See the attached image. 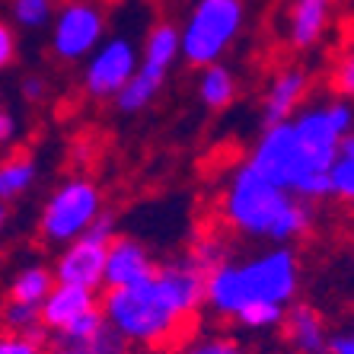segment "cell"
<instances>
[{
  "label": "cell",
  "mask_w": 354,
  "mask_h": 354,
  "mask_svg": "<svg viewBox=\"0 0 354 354\" xmlns=\"http://www.w3.org/2000/svg\"><path fill=\"white\" fill-rule=\"evenodd\" d=\"M332 19V0H294L290 3L288 35L294 48H313L329 29Z\"/></svg>",
  "instance_id": "9a60e30c"
},
{
  "label": "cell",
  "mask_w": 354,
  "mask_h": 354,
  "mask_svg": "<svg viewBox=\"0 0 354 354\" xmlns=\"http://www.w3.org/2000/svg\"><path fill=\"white\" fill-rule=\"evenodd\" d=\"M300 290V262L290 246L262 249L249 259H227L205 278V306L233 319L246 304L290 306Z\"/></svg>",
  "instance_id": "277c9868"
},
{
  "label": "cell",
  "mask_w": 354,
  "mask_h": 354,
  "mask_svg": "<svg viewBox=\"0 0 354 354\" xmlns=\"http://www.w3.org/2000/svg\"><path fill=\"white\" fill-rule=\"evenodd\" d=\"M51 288H55L51 268H45V265H26L23 272L13 278V284H10V300L41 306V300L48 297Z\"/></svg>",
  "instance_id": "d6986e66"
},
{
  "label": "cell",
  "mask_w": 354,
  "mask_h": 354,
  "mask_svg": "<svg viewBox=\"0 0 354 354\" xmlns=\"http://www.w3.org/2000/svg\"><path fill=\"white\" fill-rule=\"evenodd\" d=\"M329 198L351 201L354 198V140L345 138L329 166Z\"/></svg>",
  "instance_id": "44dd1931"
},
{
  "label": "cell",
  "mask_w": 354,
  "mask_h": 354,
  "mask_svg": "<svg viewBox=\"0 0 354 354\" xmlns=\"http://www.w3.org/2000/svg\"><path fill=\"white\" fill-rule=\"evenodd\" d=\"M106 39V13L96 0H67L51 17V51L58 61L77 64Z\"/></svg>",
  "instance_id": "9c48e42d"
},
{
  "label": "cell",
  "mask_w": 354,
  "mask_h": 354,
  "mask_svg": "<svg viewBox=\"0 0 354 354\" xmlns=\"http://www.w3.org/2000/svg\"><path fill=\"white\" fill-rule=\"evenodd\" d=\"M351 138V102L342 96L300 106L288 122L265 124L246 163L278 189L313 205L329 198V166Z\"/></svg>",
  "instance_id": "6da1fadb"
},
{
  "label": "cell",
  "mask_w": 354,
  "mask_h": 354,
  "mask_svg": "<svg viewBox=\"0 0 354 354\" xmlns=\"http://www.w3.org/2000/svg\"><path fill=\"white\" fill-rule=\"evenodd\" d=\"M0 106H3V96H0Z\"/></svg>",
  "instance_id": "d6a6232c"
},
{
  "label": "cell",
  "mask_w": 354,
  "mask_h": 354,
  "mask_svg": "<svg viewBox=\"0 0 354 354\" xmlns=\"http://www.w3.org/2000/svg\"><path fill=\"white\" fill-rule=\"evenodd\" d=\"M205 306V274L189 259L157 265L153 278L134 288L106 290L99 310L128 345H166L185 319Z\"/></svg>",
  "instance_id": "7a4b0ae2"
},
{
  "label": "cell",
  "mask_w": 354,
  "mask_h": 354,
  "mask_svg": "<svg viewBox=\"0 0 354 354\" xmlns=\"http://www.w3.org/2000/svg\"><path fill=\"white\" fill-rule=\"evenodd\" d=\"M230 256H233V252H230V246H227V239H223V236H217V233H201V236L195 239V246L189 249V256H185V259H189L198 272L207 278L217 265H223Z\"/></svg>",
  "instance_id": "7402d4cb"
},
{
  "label": "cell",
  "mask_w": 354,
  "mask_h": 354,
  "mask_svg": "<svg viewBox=\"0 0 354 354\" xmlns=\"http://www.w3.org/2000/svg\"><path fill=\"white\" fill-rule=\"evenodd\" d=\"M7 214H10V211H7V205L0 201V230H3V223H7Z\"/></svg>",
  "instance_id": "1f68e13d"
},
{
  "label": "cell",
  "mask_w": 354,
  "mask_h": 354,
  "mask_svg": "<svg viewBox=\"0 0 354 354\" xmlns=\"http://www.w3.org/2000/svg\"><path fill=\"white\" fill-rule=\"evenodd\" d=\"M198 96L211 112H221L236 96V77L227 64H207L201 67V80H198Z\"/></svg>",
  "instance_id": "ac0fdd59"
},
{
  "label": "cell",
  "mask_w": 354,
  "mask_h": 354,
  "mask_svg": "<svg viewBox=\"0 0 354 354\" xmlns=\"http://www.w3.org/2000/svg\"><path fill=\"white\" fill-rule=\"evenodd\" d=\"M41 354H128V342L106 322L102 310L77 316L64 329L48 332Z\"/></svg>",
  "instance_id": "8fae6325"
},
{
  "label": "cell",
  "mask_w": 354,
  "mask_h": 354,
  "mask_svg": "<svg viewBox=\"0 0 354 354\" xmlns=\"http://www.w3.org/2000/svg\"><path fill=\"white\" fill-rule=\"evenodd\" d=\"M306 93H310V74L304 67H284L265 93V106H262V124H278L288 122L297 109L304 106Z\"/></svg>",
  "instance_id": "4fadbf2b"
},
{
  "label": "cell",
  "mask_w": 354,
  "mask_h": 354,
  "mask_svg": "<svg viewBox=\"0 0 354 354\" xmlns=\"http://www.w3.org/2000/svg\"><path fill=\"white\" fill-rule=\"evenodd\" d=\"M0 354H41V342L3 332V335H0Z\"/></svg>",
  "instance_id": "4316f807"
},
{
  "label": "cell",
  "mask_w": 354,
  "mask_h": 354,
  "mask_svg": "<svg viewBox=\"0 0 354 354\" xmlns=\"http://www.w3.org/2000/svg\"><path fill=\"white\" fill-rule=\"evenodd\" d=\"M284 335L300 354H326V322L310 304H290V310L281 316Z\"/></svg>",
  "instance_id": "2e32d148"
},
{
  "label": "cell",
  "mask_w": 354,
  "mask_h": 354,
  "mask_svg": "<svg viewBox=\"0 0 354 354\" xmlns=\"http://www.w3.org/2000/svg\"><path fill=\"white\" fill-rule=\"evenodd\" d=\"M13 58H17V35H13V29H10L3 19H0V74L13 64Z\"/></svg>",
  "instance_id": "83f0119b"
},
{
  "label": "cell",
  "mask_w": 354,
  "mask_h": 354,
  "mask_svg": "<svg viewBox=\"0 0 354 354\" xmlns=\"http://www.w3.org/2000/svg\"><path fill=\"white\" fill-rule=\"evenodd\" d=\"M246 26V0H198L179 29V58L192 67L221 64Z\"/></svg>",
  "instance_id": "5b68a950"
},
{
  "label": "cell",
  "mask_w": 354,
  "mask_h": 354,
  "mask_svg": "<svg viewBox=\"0 0 354 354\" xmlns=\"http://www.w3.org/2000/svg\"><path fill=\"white\" fill-rule=\"evenodd\" d=\"M19 93H23L26 102H41L45 93H48V86H45V80H41L39 74H29V77H23V83H19Z\"/></svg>",
  "instance_id": "f546056e"
},
{
  "label": "cell",
  "mask_w": 354,
  "mask_h": 354,
  "mask_svg": "<svg viewBox=\"0 0 354 354\" xmlns=\"http://www.w3.org/2000/svg\"><path fill=\"white\" fill-rule=\"evenodd\" d=\"M99 306V297L96 290L90 288H80V284H58L55 281V288L48 290V297L41 300L39 313H41V326L48 332L55 329H64L67 322H74L77 316L90 313Z\"/></svg>",
  "instance_id": "5bb4252c"
},
{
  "label": "cell",
  "mask_w": 354,
  "mask_h": 354,
  "mask_svg": "<svg viewBox=\"0 0 354 354\" xmlns=\"http://www.w3.org/2000/svg\"><path fill=\"white\" fill-rule=\"evenodd\" d=\"M7 332L13 335H26V338H35L45 345V338H48V329L41 326V313L35 304H19V300H7L3 306V313H0Z\"/></svg>",
  "instance_id": "ffe728a7"
},
{
  "label": "cell",
  "mask_w": 354,
  "mask_h": 354,
  "mask_svg": "<svg viewBox=\"0 0 354 354\" xmlns=\"http://www.w3.org/2000/svg\"><path fill=\"white\" fill-rule=\"evenodd\" d=\"M281 316H284V306L274 304H246L233 319L243 326V329H272L281 326Z\"/></svg>",
  "instance_id": "cb8c5ba5"
},
{
  "label": "cell",
  "mask_w": 354,
  "mask_h": 354,
  "mask_svg": "<svg viewBox=\"0 0 354 354\" xmlns=\"http://www.w3.org/2000/svg\"><path fill=\"white\" fill-rule=\"evenodd\" d=\"M332 86L342 99H351V90H354V55H342V64L335 67V74H332Z\"/></svg>",
  "instance_id": "484cf974"
},
{
  "label": "cell",
  "mask_w": 354,
  "mask_h": 354,
  "mask_svg": "<svg viewBox=\"0 0 354 354\" xmlns=\"http://www.w3.org/2000/svg\"><path fill=\"white\" fill-rule=\"evenodd\" d=\"M35 179H39V163L29 150H17V153L3 157L0 160V201L10 205V201L23 198L32 189Z\"/></svg>",
  "instance_id": "e0dca14e"
},
{
  "label": "cell",
  "mask_w": 354,
  "mask_h": 354,
  "mask_svg": "<svg viewBox=\"0 0 354 354\" xmlns=\"http://www.w3.org/2000/svg\"><path fill=\"white\" fill-rule=\"evenodd\" d=\"M221 217L239 236L265 239L274 246H288L313 227V211L306 201L278 189L249 163H239L223 185Z\"/></svg>",
  "instance_id": "3957f363"
},
{
  "label": "cell",
  "mask_w": 354,
  "mask_h": 354,
  "mask_svg": "<svg viewBox=\"0 0 354 354\" xmlns=\"http://www.w3.org/2000/svg\"><path fill=\"white\" fill-rule=\"evenodd\" d=\"M19 131V122L17 115L10 112V109L0 106V147H7V144H13V138H17Z\"/></svg>",
  "instance_id": "4dcf8cb0"
},
{
  "label": "cell",
  "mask_w": 354,
  "mask_h": 354,
  "mask_svg": "<svg viewBox=\"0 0 354 354\" xmlns=\"http://www.w3.org/2000/svg\"><path fill=\"white\" fill-rule=\"evenodd\" d=\"M134 67H138V45L128 35H112L96 45L86 71H83V90L93 99H115L122 86L131 80Z\"/></svg>",
  "instance_id": "30bf717a"
},
{
  "label": "cell",
  "mask_w": 354,
  "mask_h": 354,
  "mask_svg": "<svg viewBox=\"0 0 354 354\" xmlns=\"http://www.w3.org/2000/svg\"><path fill=\"white\" fill-rule=\"evenodd\" d=\"M10 13H13V23L23 29H41L55 17V0H13Z\"/></svg>",
  "instance_id": "603a6c76"
},
{
  "label": "cell",
  "mask_w": 354,
  "mask_h": 354,
  "mask_svg": "<svg viewBox=\"0 0 354 354\" xmlns=\"http://www.w3.org/2000/svg\"><path fill=\"white\" fill-rule=\"evenodd\" d=\"M157 262L150 256V249L134 236L115 233L106 246V265H102V288L118 290V288H134L153 278Z\"/></svg>",
  "instance_id": "7c38bea8"
},
{
  "label": "cell",
  "mask_w": 354,
  "mask_h": 354,
  "mask_svg": "<svg viewBox=\"0 0 354 354\" xmlns=\"http://www.w3.org/2000/svg\"><path fill=\"white\" fill-rule=\"evenodd\" d=\"M102 211V192L93 179H67L64 185L48 195L45 207L39 217V230L45 236V243L51 246H67L71 239H77L80 233H86L93 221Z\"/></svg>",
  "instance_id": "52a82bcc"
},
{
  "label": "cell",
  "mask_w": 354,
  "mask_h": 354,
  "mask_svg": "<svg viewBox=\"0 0 354 354\" xmlns=\"http://www.w3.org/2000/svg\"><path fill=\"white\" fill-rule=\"evenodd\" d=\"M326 354H354V335L351 329H338L326 335Z\"/></svg>",
  "instance_id": "f1b7e54d"
},
{
  "label": "cell",
  "mask_w": 354,
  "mask_h": 354,
  "mask_svg": "<svg viewBox=\"0 0 354 354\" xmlns=\"http://www.w3.org/2000/svg\"><path fill=\"white\" fill-rule=\"evenodd\" d=\"M115 236V214L112 211H99V217L64 246L58 256L51 274L58 284H80V288L99 290L102 288V265H106V246Z\"/></svg>",
  "instance_id": "ba28073f"
},
{
  "label": "cell",
  "mask_w": 354,
  "mask_h": 354,
  "mask_svg": "<svg viewBox=\"0 0 354 354\" xmlns=\"http://www.w3.org/2000/svg\"><path fill=\"white\" fill-rule=\"evenodd\" d=\"M176 61H179V26L157 23L144 39V48H140L131 80L124 83L122 93L115 96L118 112H124V115L144 112L157 99V93L163 90V83Z\"/></svg>",
  "instance_id": "8992f818"
},
{
  "label": "cell",
  "mask_w": 354,
  "mask_h": 354,
  "mask_svg": "<svg viewBox=\"0 0 354 354\" xmlns=\"http://www.w3.org/2000/svg\"><path fill=\"white\" fill-rule=\"evenodd\" d=\"M176 354H249V351L239 345L236 338L207 335V338H195V342H185V345H182Z\"/></svg>",
  "instance_id": "d4e9b609"
}]
</instances>
